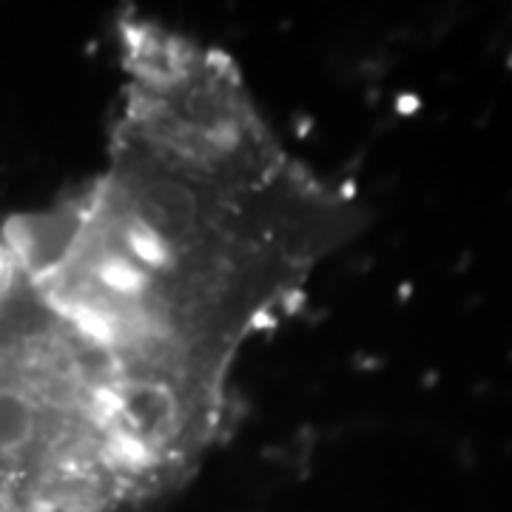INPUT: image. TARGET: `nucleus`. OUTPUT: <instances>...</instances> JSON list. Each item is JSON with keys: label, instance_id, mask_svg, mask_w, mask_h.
I'll return each instance as SVG.
<instances>
[{"label": "nucleus", "instance_id": "obj_1", "mask_svg": "<svg viewBox=\"0 0 512 512\" xmlns=\"http://www.w3.org/2000/svg\"><path fill=\"white\" fill-rule=\"evenodd\" d=\"M106 163L9 242L140 379L222 433L242 353L362 225L211 43L126 9Z\"/></svg>", "mask_w": 512, "mask_h": 512}, {"label": "nucleus", "instance_id": "obj_2", "mask_svg": "<svg viewBox=\"0 0 512 512\" xmlns=\"http://www.w3.org/2000/svg\"><path fill=\"white\" fill-rule=\"evenodd\" d=\"M217 439L0 242V512H143Z\"/></svg>", "mask_w": 512, "mask_h": 512}]
</instances>
